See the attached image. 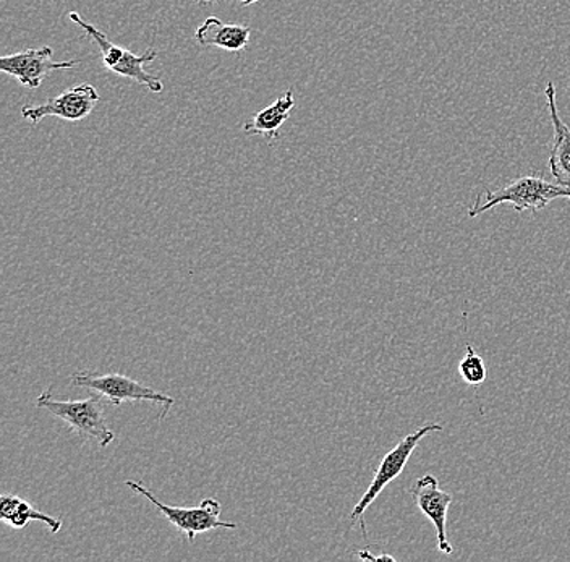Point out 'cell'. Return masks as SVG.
I'll return each instance as SVG.
<instances>
[{
  "instance_id": "3",
  "label": "cell",
  "mask_w": 570,
  "mask_h": 562,
  "mask_svg": "<svg viewBox=\"0 0 570 562\" xmlns=\"http://www.w3.org/2000/svg\"><path fill=\"white\" fill-rule=\"evenodd\" d=\"M99 394L83 401L52 400L51 390H46L36 400V407L51 412L53 417L62 420L78 436L95 441L101 447L109 446L116 435L107 425L105 408Z\"/></svg>"
},
{
  "instance_id": "15",
  "label": "cell",
  "mask_w": 570,
  "mask_h": 562,
  "mask_svg": "<svg viewBox=\"0 0 570 562\" xmlns=\"http://www.w3.org/2000/svg\"><path fill=\"white\" fill-rule=\"evenodd\" d=\"M358 558H360V560H368V561H391V562H395V558L390 556V554H383V556H373V554L368 553V550L360 551Z\"/></svg>"
},
{
  "instance_id": "9",
  "label": "cell",
  "mask_w": 570,
  "mask_h": 562,
  "mask_svg": "<svg viewBox=\"0 0 570 562\" xmlns=\"http://www.w3.org/2000/svg\"><path fill=\"white\" fill-rule=\"evenodd\" d=\"M410 493H412L416 506L436 529L438 548H440L441 553L451 554L454 550H452V544L449 543L448 533H445L448 509L452 503L451 494L440 489L436 476L431 475V473L420 476Z\"/></svg>"
},
{
  "instance_id": "5",
  "label": "cell",
  "mask_w": 570,
  "mask_h": 562,
  "mask_svg": "<svg viewBox=\"0 0 570 562\" xmlns=\"http://www.w3.org/2000/svg\"><path fill=\"white\" fill-rule=\"evenodd\" d=\"M125 485L130 486L131 490L146 497L170 524L187 535L188 542L194 543L196 535L209 532V530L237 529V524H234V522L220 521L219 515L223 507H220L219 501L214 500V497H206L198 507L167 506V504L160 503L158 497L142 483L127 480Z\"/></svg>"
},
{
  "instance_id": "1",
  "label": "cell",
  "mask_w": 570,
  "mask_h": 562,
  "mask_svg": "<svg viewBox=\"0 0 570 562\" xmlns=\"http://www.w3.org/2000/svg\"><path fill=\"white\" fill-rule=\"evenodd\" d=\"M566 198L570 201V188L558 181H548L541 177H520L498 190L487 188L480 194L469 209V218H476L483 213L490 211L494 206L512 205L517 213H538L547 208L551 201Z\"/></svg>"
},
{
  "instance_id": "10",
  "label": "cell",
  "mask_w": 570,
  "mask_h": 562,
  "mask_svg": "<svg viewBox=\"0 0 570 562\" xmlns=\"http://www.w3.org/2000/svg\"><path fill=\"white\" fill-rule=\"evenodd\" d=\"M544 96H547L552 134H554L548 164H550L554 180L570 188V127L562 120L561 114H559L558 101H556V87L552 81H548L547 88H544Z\"/></svg>"
},
{
  "instance_id": "8",
  "label": "cell",
  "mask_w": 570,
  "mask_h": 562,
  "mask_svg": "<svg viewBox=\"0 0 570 562\" xmlns=\"http://www.w3.org/2000/svg\"><path fill=\"white\" fill-rule=\"evenodd\" d=\"M53 51L49 46L39 49H24L17 55L3 56L0 59V72L16 78L21 87L39 88L49 73L56 70H70L80 66L78 60L53 62Z\"/></svg>"
},
{
  "instance_id": "12",
  "label": "cell",
  "mask_w": 570,
  "mask_h": 562,
  "mask_svg": "<svg viewBox=\"0 0 570 562\" xmlns=\"http://www.w3.org/2000/svg\"><path fill=\"white\" fill-rule=\"evenodd\" d=\"M295 108L294 91H285L276 102L255 114L252 120L244 126L245 134L262 135L266 140L273 141L279 138L281 127L291 119L292 110Z\"/></svg>"
},
{
  "instance_id": "4",
  "label": "cell",
  "mask_w": 570,
  "mask_h": 562,
  "mask_svg": "<svg viewBox=\"0 0 570 562\" xmlns=\"http://www.w3.org/2000/svg\"><path fill=\"white\" fill-rule=\"evenodd\" d=\"M443 430L444 426L440 425V423H430V425L422 426L416 432L410 433L404 440L399 441L397 446H394V450L384 455L380 467L374 473L372 485L363 494L362 500L356 503L351 514L352 525L358 522L360 526H362L363 536H366L365 519H363L365 517L366 509L372 506L376 497H380V494L390 485L392 480L397 479L404 472L405 465H407L409 459L412 457L413 451L419 447L420 441L430 435V433H440Z\"/></svg>"
},
{
  "instance_id": "11",
  "label": "cell",
  "mask_w": 570,
  "mask_h": 562,
  "mask_svg": "<svg viewBox=\"0 0 570 562\" xmlns=\"http://www.w3.org/2000/svg\"><path fill=\"white\" fill-rule=\"evenodd\" d=\"M249 37H252V28L224 23L217 17H208L195 33L199 46L219 48L229 52L244 51L248 46Z\"/></svg>"
},
{
  "instance_id": "7",
  "label": "cell",
  "mask_w": 570,
  "mask_h": 562,
  "mask_svg": "<svg viewBox=\"0 0 570 562\" xmlns=\"http://www.w3.org/2000/svg\"><path fill=\"white\" fill-rule=\"evenodd\" d=\"M98 90L92 85L81 83L70 90L60 92L45 105L24 106L21 116L31 124H39L46 117H59L67 122H80L87 119L99 102Z\"/></svg>"
},
{
  "instance_id": "2",
  "label": "cell",
  "mask_w": 570,
  "mask_h": 562,
  "mask_svg": "<svg viewBox=\"0 0 570 562\" xmlns=\"http://www.w3.org/2000/svg\"><path fill=\"white\" fill-rule=\"evenodd\" d=\"M69 19L73 21L75 24H78L88 38H91L92 41L96 42L99 51H101L102 63H105L109 72L119 75V77L130 78V80L137 81V83L145 85L149 91L156 92V95L164 91V85L160 78L145 70V66L158 59V52H156L155 49H146L140 56L134 55V52L128 51V49L114 45V42L107 38L105 31L98 30L95 24L85 21L80 13L70 12Z\"/></svg>"
},
{
  "instance_id": "14",
  "label": "cell",
  "mask_w": 570,
  "mask_h": 562,
  "mask_svg": "<svg viewBox=\"0 0 570 562\" xmlns=\"http://www.w3.org/2000/svg\"><path fill=\"white\" fill-rule=\"evenodd\" d=\"M465 351V357L459 363V373H461L463 382L470 386H479L487 379V365L472 345H466Z\"/></svg>"
},
{
  "instance_id": "6",
  "label": "cell",
  "mask_w": 570,
  "mask_h": 562,
  "mask_svg": "<svg viewBox=\"0 0 570 562\" xmlns=\"http://www.w3.org/2000/svg\"><path fill=\"white\" fill-rule=\"evenodd\" d=\"M71 384L78 387H87L95 391L99 396L106 397L114 407H120L124 402L148 401L163 405L164 412L160 418L173 407V397L166 393L151 390L145 384L135 382L128 376L119 375V373H109V375H98L91 372H78L71 376Z\"/></svg>"
},
{
  "instance_id": "16",
  "label": "cell",
  "mask_w": 570,
  "mask_h": 562,
  "mask_svg": "<svg viewBox=\"0 0 570 562\" xmlns=\"http://www.w3.org/2000/svg\"><path fill=\"white\" fill-rule=\"evenodd\" d=\"M195 3H202V6H209V3L220 2V0H194ZM242 6L249 7L253 3L259 2V0H238Z\"/></svg>"
},
{
  "instance_id": "13",
  "label": "cell",
  "mask_w": 570,
  "mask_h": 562,
  "mask_svg": "<svg viewBox=\"0 0 570 562\" xmlns=\"http://www.w3.org/2000/svg\"><path fill=\"white\" fill-rule=\"evenodd\" d=\"M0 519L12 529H24L33 521L48 526L51 533H59L62 529V522L59 519L38 511L28 501L21 500L20 496H13V494H3L0 500Z\"/></svg>"
}]
</instances>
